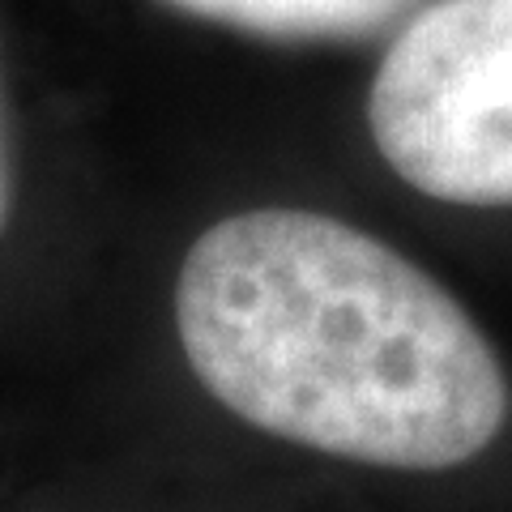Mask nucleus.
I'll use <instances>...</instances> for the list:
<instances>
[{"label":"nucleus","mask_w":512,"mask_h":512,"mask_svg":"<svg viewBox=\"0 0 512 512\" xmlns=\"http://www.w3.org/2000/svg\"><path fill=\"white\" fill-rule=\"evenodd\" d=\"M188 367L269 436L363 466L448 470L508 419L466 308L414 261L308 210L222 218L175 282Z\"/></svg>","instance_id":"1"},{"label":"nucleus","mask_w":512,"mask_h":512,"mask_svg":"<svg viewBox=\"0 0 512 512\" xmlns=\"http://www.w3.org/2000/svg\"><path fill=\"white\" fill-rule=\"evenodd\" d=\"M367 124L410 188L512 205V0H436L389 43Z\"/></svg>","instance_id":"2"},{"label":"nucleus","mask_w":512,"mask_h":512,"mask_svg":"<svg viewBox=\"0 0 512 512\" xmlns=\"http://www.w3.org/2000/svg\"><path fill=\"white\" fill-rule=\"evenodd\" d=\"M167 5L269 39H376L427 0H167Z\"/></svg>","instance_id":"3"},{"label":"nucleus","mask_w":512,"mask_h":512,"mask_svg":"<svg viewBox=\"0 0 512 512\" xmlns=\"http://www.w3.org/2000/svg\"><path fill=\"white\" fill-rule=\"evenodd\" d=\"M13 210V154H9V128H5V103H0V231Z\"/></svg>","instance_id":"4"}]
</instances>
